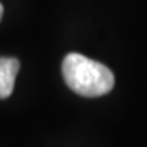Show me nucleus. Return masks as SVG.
Returning <instances> with one entry per match:
<instances>
[{"instance_id":"1","label":"nucleus","mask_w":147,"mask_h":147,"mask_svg":"<svg viewBox=\"0 0 147 147\" xmlns=\"http://www.w3.org/2000/svg\"><path fill=\"white\" fill-rule=\"evenodd\" d=\"M63 78L74 93L83 97L108 94L115 86V75L106 65L79 53H69L63 60Z\"/></svg>"},{"instance_id":"2","label":"nucleus","mask_w":147,"mask_h":147,"mask_svg":"<svg viewBox=\"0 0 147 147\" xmlns=\"http://www.w3.org/2000/svg\"><path fill=\"white\" fill-rule=\"evenodd\" d=\"M21 64L14 57H0V100L12 94Z\"/></svg>"},{"instance_id":"3","label":"nucleus","mask_w":147,"mask_h":147,"mask_svg":"<svg viewBox=\"0 0 147 147\" xmlns=\"http://www.w3.org/2000/svg\"><path fill=\"white\" fill-rule=\"evenodd\" d=\"M1 16H3V5L0 3V21H1Z\"/></svg>"}]
</instances>
